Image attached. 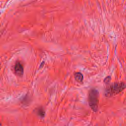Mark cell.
Instances as JSON below:
<instances>
[{
  "mask_svg": "<svg viewBox=\"0 0 126 126\" xmlns=\"http://www.w3.org/2000/svg\"><path fill=\"white\" fill-rule=\"evenodd\" d=\"M111 80V77L110 76H108L107 77H106L104 80V82L105 83H108Z\"/></svg>",
  "mask_w": 126,
  "mask_h": 126,
  "instance_id": "6",
  "label": "cell"
},
{
  "mask_svg": "<svg viewBox=\"0 0 126 126\" xmlns=\"http://www.w3.org/2000/svg\"><path fill=\"white\" fill-rule=\"evenodd\" d=\"M37 114L40 117L43 118L45 116V111L42 107H39L36 111Z\"/></svg>",
  "mask_w": 126,
  "mask_h": 126,
  "instance_id": "5",
  "label": "cell"
},
{
  "mask_svg": "<svg viewBox=\"0 0 126 126\" xmlns=\"http://www.w3.org/2000/svg\"><path fill=\"white\" fill-rule=\"evenodd\" d=\"M98 96L99 93L95 89H91L89 94V104L91 109L94 111L96 112L98 110Z\"/></svg>",
  "mask_w": 126,
  "mask_h": 126,
  "instance_id": "2",
  "label": "cell"
},
{
  "mask_svg": "<svg viewBox=\"0 0 126 126\" xmlns=\"http://www.w3.org/2000/svg\"><path fill=\"white\" fill-rule=\"evenodd\" d=\"M14 70L15 73L19 76H21L23 74V67L21 63L19 62H17L14 66Z\"/></svg>",
  "mask_w": 126,
  "mask_h": 126,
  "instance_id": "3",
  "label": "cell"
},
{
  "mask_svg": "<svg viewBox=\"0 0 126 126\" xmlns=\"http://www.w3.org/2000/svg\"><path fill=\"white\" fill-rule=\"evenodd\" d=\"M74 78L76 81L81 83L83 80V76L80 72H76L74 73Z\"/></svg>",
  "mask_w": 126,
  "mask_h": 126,
  "instance_id": "4",
  "label": "cell"
},
{
  "mask_svg": "<svg viewBox=\"0 0 126 126\" xmlns=\"http://www.w3.org/2000/svg\"><path fill=\"white\" fill-rule=\"evenodd\" d=\"M126 88V85L124 82H116L111 84L105 90V96H111L118 94L123 91Z\"/></svg>",
  "mask_w": 126,
  "mask_h": 126,
  "instance_id": "1",
  "label": "cell"
}]
</instances>
